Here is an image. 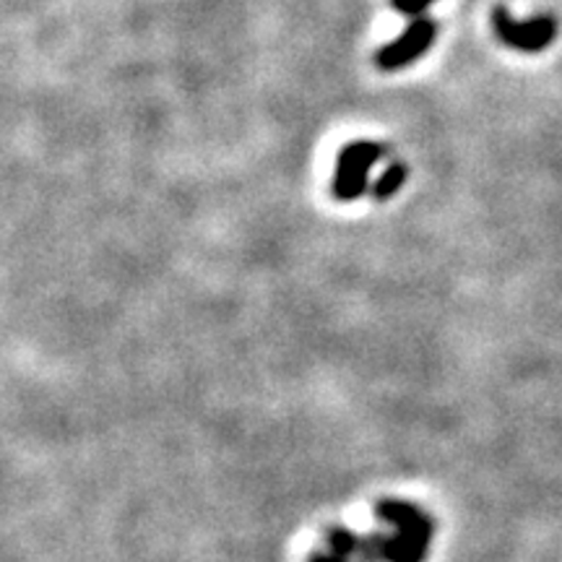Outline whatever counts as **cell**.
Listing matches in <instances>:
<instances>
[{
	"mask_svg": "<svg viewBox=\"0 0 562 562\" xmlns=\"http://www.w3.org/2000/svg\"><path fill=\"white\" fill-rule=\"evenodd\" d=\"M430 3H435V0H391V9L404 13V16H425V9Z\"/></svg>",
	"mask_w": 562,
	"mask_h": 562,
	"instance_id": "5",
	"label": "cell"
},
{
	"mask_svg": "<svg viewBox=\"0 0 562 562\" xmlns=\"http://www.w3.org/2000/svg\"><path fill=\"white\" fill-rule=\"evenodd\" d=\"M492 30H495L497 40L513 47V50L542 53L558 37V21H554L552 13H537V16L518 21L510 16L508 9L497 5L492 11Z\"/></svg>",
	"mask_w": 562,
	"mask_h": 562,
	"instance_id": "2",
	"label": "cell"
},
{
	"mask_svg": "<svg viewBox=\"0 0 562 562\" xmlns=\"http://www.w3.org/2000/svg\"><path fill=\"white\" fill-rule=\"evenodd\" d=\"M435 32H438V26H435V21L430 16L412 19V24L406 26L396 40L389 42V45H383L381 50L375 53L378 68L383 70L406 68L409 63L422 58V55L430 50Z\"/></svg>",
	"mask_w": 562,
	"mask_h": 562,
	"instance_id": "3",
	"label": "cell"
},
{
	"mask_svg": "<svg viewBox=\"0 0 562 562\" xmlns=\"http://www.w3.org/2000/svg\"><path fill=\"white\" fill-rule=\"evenodd\" d=\"M404 180H406L404 161H391V165L383 170L381 178L375 180V186H372V199L389 201L391 195L398 193V188L404 186Z\"/></svg>",
	"mask_w": 562,
	"mask_h": 562,
	"instance_id": "4",
	"label": "cell"
},
{
	"mask_svg": "<svg viewBox=\"0 0 562 562\" xmlns=\"http://www.w3.org/2000/svg\"><path fill=\"white\" fill-rule=\"evenodd\" d=\"M385 146L375 140H351L336 159L334 195L339 201H355L368 191L370 170L383 159Z\"/></svg>",
	"mask_w": 562,
	"mask_h": 562,
	"instance_id": "1",
	"label": "cell"
}]
</instances>
